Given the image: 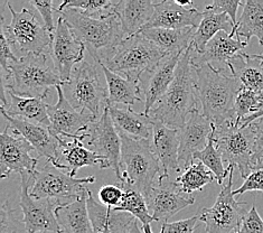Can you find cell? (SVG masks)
Segmentation results:
<instances>
[{"label": "cell", "instance_id": "50", "mask_svg": "<svg viewBox=\"0 0 263 233\" xmlns=\"http://www.w3.org/2000/svg\"><path fill=\"white\" fill-rule=\"evenodd\" d=\"M252 55H253V58L258 59V60H260V61L263 62V53H262V54H252Z\"/></svg>", "mask_w": 263, "mask_h": 233}, {"label": "cell", "instance_id": "10", "mask_svg": "<svg viewBox=\"0 0 263 233\" xmlns=\"http://www.w3.org/2000/svg\"><path fill=\"white\" fill-rule=\"evenodd\" d=\"M34 177L30 195L37 200L49 201L56 207L78 200L84 188L97 181L96 176L75 178L48 163L45 167L36 169Z\"/></svg>", "mask_w": 263, "mask_h": 233}, {"label": "cell", "instance_id": "8", "mask_svg": "<svg viewBox=\"0 0 263 233\" xmlns=\"http://www.w3.org/2000/svg\"><path fill=\"white\" fill-rule=\"evenodd\" d=\"M165 54L141 34L124 39L115 54L103 65L116 74L140 83L143 74H148L159 64Z\"/></svg>", "mask_w": 263, "mask_h": 233}, {"label": "cell", "instance_id": "52", "mask_svg": "<svg viewBox=\"0 0 263 233\" xmlns=\"http://www.w3.org/2000/svg\"><path fill=\"white\" fill-rule=\"evenodd\" d=\"M41 233H56V232H52V231H44V232H41Z\"/></svg>", "mask_w": 263, "mask_h": 233}, {"label": "cell", "instance_id": "20", "mask_svg": "<svg viewBox=\"0 0 263 233\" xmlns=\"http://www.w3.org/2000/svg\"><path fill=\"white\" fill-rule=\"evenodd\" d=\"M248 44L249 43L242 41L239 37H232L225 31H220L209 42L203 53H196L193 47L192 64H210L215 70L224 71V67L228 66L229 62L236 54L243 52Z\"/></svg>", "mask_w": 263, "mask_h": 233}, {"label": "cell", "instance_id": "18", "mask_svg": "<svg viewBox=\"0 0 263 233\" xmlns=\"http://www.w3.org/2000/svg\"><path fill=\"white\" fill-rule=\"evenodd\" d=\"M146 202L155 221L164 224L175 214L195 203V199L192 195L187 196L176 181L159 178Z\"/></svg>", "mask_w": 263, "mask_h": 233}, {"label": "cell", "instance_id": "40", "mask_svg": "<svg viewBox=\"0 0 263 233\" xmlns=\"http://www.w3.org/2000/svg\"><path fill=\"white\" fill-rule=\"evenodd\" d=\"M250 191H258L263 194V158L256 162L251 173L244 180L241 187L233 191V195H241Z\"/></svg>", "mask_w": 263, "mask_h": 233}, {"label": "cell", "instance_id": "19", "mask_svg": "<svg viewBox=\"0 0 263 233\" xmlns=\"http://www.w3.org/2000/svg\"><path fill=\"white\" fill-rule=\"evenodd\" d=\"M212 131V122L198 109L194 110L184 127L179 129L178 159L181 168L189 167L195 160V154L208 146Z\"/></svg>", "mask_w": 263, "mask_h": 233}, {"label": "cell", "instance_id": "7", "mask_svg": "<svg viewBox=\"0 0 263 233\" xmlns=\"http://www.w3.org/2000/svg\"><path fill=\"white\" fill-rule=\"evenodd\" d=\"M121 171L123 184L139 192L145 200L155 186V177H164L150 140H134L121 136Z\"/></svg>", "mask_w": 263, "mask_h": 233}, {"label": "cell", "instance_id": "45", "mask_svg": "<svg viewBox=\"0 0 263 233\" xmlns=\"http://www.w3.org/2000/svg\"><path fill=\"white\" fill-rule=\"evenodd\" d=\"M239 233H263V220L259 216L255 206H252L244 217Z\"/></svg>", "mask_w": 263, "mask_h": 233}, {"label": "cell", "instance_id": "24", "mask_svg": "<svg viewBox=\"0 0 263 233\" xmlns=\"http://www.w3.org/2000/svg\"><path fill=\"white\" fill-rule=\"evenodd\" d=\"M110 117L120 136L134 140H152L154 120L141 112H136L130 108H119L108 105Z\"/></svg>", "mask_w": 263, "mask_h": 233}, {"label": "cell", "instance_id": "49", "mask_svg": "<svg viewBox=\"0 0 263 233\" xmlns=\"http://www.w3.org/2000/svg\"><path fill=\"white\" fill-rule=\"evenodd\" d=\"M129 233H143L139 228V223H138V220H136V221L133 224H131Z\"/></svg>", "mask_w": 263, "mask_h": 233}, {"label": "cell", "instance_id": "46", "mask_svg": "<svg viewBox=\"0 0 263 233\" xmlns=\"http://www.w3.org/2000/svg\"><path fill=\"white\" fill-rule=\"evenodd\" d=\"M29 5H32L34 8L39 10L40 15L43 18V23L49 33L53 34L56 28L54 25L53 18V10H54V3L53 2H29Z\"/></svg>", "mask_w": 263, "mask_h": 233}, {"label": "cell", "instance_id": "47", "mask_svg": "<svg viewBox=\"0 0 263 233\" xmlns=\"http://www.w3.org/2000/svg\"><path fill=\"white\" fill-rule=\"evenodd\" d=\"M255 134V144H254V164L263 158V117L252 122Z\"/></svg>", "mask_w": 263, "mask_h": 233}, {"label": "cell", "instance_id": "30", "mask_svg": "<svg viewBox=\"0 0 263 233\" xmlns=\"http://www.w3.org/2000/svg\"><path fill=\"white\" fill-rule=\"evenodd\" d=\"M228 67L231 74L239 80L243 89L263 92V62L252 54L240 52L232 59Z\"/></svg>", "mask_w": 263, "mask_h": 233}, {"label": "cell", "instance_id": "32", "mask_svg": "<svg viewBox=\"0 0 263 233\" xmlns=\"http://www.w3.org/2000/svg\"><path fill=\"white\" fill-rule=\"evenodd\" d=\"M101 65L106 82V87H108V105L122 103L130 106L139 101L143 102L140 83L116 74L115 72L110 71L102 63Z\"/></svg>", "mask_w": 263, "mask_h": 233}, {"label": "cell", "instance_id": "5", "mask_svg": "<svg viewBox=\"0 0 263 233\" xmlns=\"http://www.w3.org/2000/svg\"><path fill=\"white\" fill-rule=\"evenodd\" d=\"M48 53L29 54L9 63V79L6 91L24 98L45 99L53 86L63 85Z\"/></svg>", "mask_w": 263, "mask_h": 233}, {"label": "cell", "instance_id": "29", "mask_svg": "<svg viewBox=\"0 0 263 233\" xmlns=\"http://www.w3.org/2000/svg\"><path fill=\"white\" fill-rule=\"evenodd\" d=\"M8 104L0 106V110L5 111L8 116L23 119L35 124L49 127L51 121L48 117V105L44 100L39 98H24L7 91Z\"/></svg>", "mask_w": 263, "mask_h": 233}, {"label": "cell", "instance_id": "17", "mask_svg": "<svg viewBox=\"0 0 263 233\" xmlns=\"http://www.w3.org/2000/svg\"><path fill=\"white\" fill-rule=\"evenodd\" d=\"M3 116L8 121V126L12 134L25 138L32 146L40 157H44L48 164L59 169L67 168L60 163V139L52 135L47 127L41 124H35L23 119H18L8 116L7 113L2 110Z\"/></svg>", "mask_w": 263, "mask_h": 233}, {"label": "cell", "instance_id": "16", "mask_svg": "<svg viewBox=\"0 0 263 233\" xmlns=\"http://www.w3.org/2000/svg\"><path fill=\"white\" fill-rule=\"evenodd\" d=\"M9 126L0 136V177L12 173L34 174L39 159L32 156L34 147L25 138L9 134Z\"/></svg>", "mask_w": 263, "mask_h": 233}, {"label": "cell", "instance_id": "13", "mask_svg": "<svg viewBox=\"0 0 263 233\" xmlns=\"http://www.w3.org/2000/svg\"><path fill=\"white\" fill-rule=\"evenodd\" d=\"M58 91V102L54 105H48V117L51 126L48 129L52 135L70 140L82 139L87 137L90 126L98 120L89 111L78 110L67 101L64 96L63 87L59 85L55 87Z\"/></svg>", "mask_w": 263, "mask_h": 233}, {"label": "cell", "instance_id": "27", "mask_svg": "<svg viewBox=\"0 0 263 233\" xmlns=\"http://www.w3.org/2000/svg\"><path fill=\"white\" fill-rule=\"evenodd\" d=\"M195 28L167 29V28H146L140 33L154 43L165 56L183 55L192 45Z\"/></svg>", "mask_w": 263, "mask_h": 233}, {"label": "cell", "instance_id": "35", "mask_svg": "<svg viewBox=\"0 0 263 233\" xmlns=\"http://www.w3.org/2000/svg\"><path fill=\"white\" fill-rule=\"evenodd\" d=\"M120 185V187L123 190V198L121 203L117 206L115 211L118 212H127L131 214L138 221H140L143 233H154L152 230V223L155 221L152 213L149 211L148 204L146 202L145 198L142 195L137 192L134 188H131L128 185Z\"/></svg>", "mask_w": 263, "mask_h": 233}, {"label": "cell", "instance_id": "3", "mask_svg": "<svg viewBox=\"0 0 263 233\" xmlns=\"http://www.w3.org/2000/svg\"><path fill=\"white\" fill-rule=\"evenodd\" d=\"M60 14L85 46L86 52L102 64L115 54L118 46L126 39L117 15L92 18L74 9L63 10Z\"/></svg>", "mask_w": 263, "mask_h": 233}, {"label": "cell", "instance_id": "31", "mask_svg": "<svg viewBox=\"0 0 263 233\" xmlns=\"http://www.w3.org/2000/svg\"><path fill=\"white\" fill-rule=\"evenodd\" d=\"M204 17L194 35L192 45L196 53H203L209 42L220 31H225L232 37L236 35L234 24L232 23L229 15L216 14L214 11L204 10Z\"/></svg>", "mask_w": 263, "mask_h": 233}, {"label": "cell", "instance_id": "26", "mask_svg": "<svg viewBox=\"0 0 263 233\" xmlns=\"http://www.w3.org/2000/svg\"><path fill=\"white\" fill-rule=\"evenodd\" d=\"M87 211L96 233H102L105 229H109L111 233H129L131 224L137 220L127 212H118L97 202L90 190Z\"/></svg>", "mask_w": 263, "mask_h": 233}, {"label": "cell", "instance_id": "4", "mask_svg": "<svg viewBox=\"0 0 263 233\" xmlns=\"http://www.w3.org/2000/svg\"><path fill=\"white\" fill-rule=\"evenodd\" d=\"M102 77L101 63L86 52L83 62L74 67L70 80L62 85L67 101L75 109L101 118L108 106V87L104 86Z\"/></svg>", "mask_w": 263, "mask_h": 233}, {"label": "cell", "instance_id": "2", "mask_svg": "<svg viewBox=\"0 0 263 233\" xmlns=\"http://www.w3.org/2000/svg\"><path fill=\"white\" fill-rule=\"evenodd\" d=\"M193 45L181 55L168 91L149 112L153 120L172 129H181L191 113L197 109V92L192 65Z\"/></svg>", "mask_w": 263, "mask_h": 233}, {"label": "cell", "instance_id": "41", "mask_svg": "<svg viewBox=\"0 0 263 233\" xmlns=\"http://www.w3.org/2000/svg\"><path fill=\"white\" fill-rule=\"evenodd\" d=\"M16 211L10 206L9 200L2 205L0 211V225L2 231L0 233H26L20 231V221L16 219Z\"/></svg>", "mask_w": 263, "mask_h": 233}, {"label": "cell", "instance_id": "14", "mask_svg": "<svg viewBox=\"0 0 263 233\" xmlns=\"http://www.w3.org/2000/svg\"><path fill=\"white\" fill-rule=\"evenodd\" d=\"M20 206L23 211L24 229L26 233H41L52 231L61 233L60 225L55 217L56 206L46 200H37L30 195V188L34 185V174H21Z\"/></svg>", "mask_w": 263, "mask_h": 233}, {"label": "cell", "instance_id": "34", "mask_svg": "<svg viewBox=\"0 0 263 233\" xmlns=\"http://www.w3.org/2000/svg\"><path fill=\"white\" fill-rule=\"evenodd\" d=\"M236 37L246 39L249 43L256 37L263 45V0H247L243 5V11L237 22Z\"/></svg>", "mask_w": 263, "mask_h": 233}, {"label": "cell", "instance_id": "44", "mask_svg": "<svg viewBox=\"0 0 263 233\" xmlns=\"http://www.w3.org/2000/svg\"><path fill=\"white\" fill-rule=\"evenodd\" d=\"M123 190L120 185H103L99 190L100 202L110 209H116L121 203L123 198Z\"/></svg>", "mask_w": 263, "mask_h": 233}, {"label": "cell", "instance_id": "25", "mask_svg": "<svg viewBox=\"0 0 263 233\" xmlns=\"http://www.w3.org/2000/svg\"><path fill=\"white\" fill-rule=\"evenodd\" d=\"M87 198L89 188L86 186L78 200L56 207L55 217L61 233H96L87 211Z\"/></svg>", "mask_w": 263, "mask_h": 233}, {"label": "cell", "instance_id": "1", "mask_svg": "<svg viewBox=\"0 0 263 233\" xmlns=\"http://www.w3.org/2000/svg\"><path fill=\"white\" fill-rule=\"evenodd\" d=\"M193 71L197 98L205 118L215 127L235 121V100L243 89L239 80L224 71L215 70L210 64L193 65Z\"/></svg>", "mask_w": 263, "mask_h": 233}, {"label": "cell", "instance_id": "43", "mask_svg": "<svg viewBox=\"0 0 263 233\" xmlns=\"http://www.w3.org/2000/svg\"><path fill=\"white\" fill-rule=\"evenodd\" d=\"M198 222H200V214L179 221L166 222L161 225L160 233H194L199 225Z\"/></svg>", "mask_w": 263, "mask_h": 233}, {"label": "cell", "instance_id": "42", "mask_svg": "<svg viewBox=\"0 0 263 233\" xmlns=\"http://www.w3.org/2000/svg\"><path fill=\"white\" fill-rule=\"evenodd\" d=\"M244 2L240 0H214L211 5L206 6L205 10L214 11L216 14H224L229 15L232 23L234 24L235 29L237 27V21H236V12L239 6H243Z\"/></svg>", "mask_w": 263, "mask_h": 233}, {"label": "cell", "instance_id": "51", "mask_svg": "<svg viewBox=\"0 0 263 233\" xmlns=\"http://www.w3.org/2000/svg\"><path fill=\"white\" fill-rule=\"evenodd\" d=\"M102 233H111V232H110V230H109V229H105Z\"/></svg>", "mask_w": 263, "mask_h": 233}, {"label": "cell", "instance_id": "23", "mask_svg": "<svg viewBox=\"0 0 263 233\" xmlns=\"http://www.w3.org/2000/svg\"><path fill=\"white\" fill-rule=\"evenodd\" d=\"M150 141L162 168V178H169L172 173L181 171L178 159L179 130L172 129L164 123L154 120L153 137Z\"/></svg>", "mask_w": 263, "mask_h": 233}, {"label": "cell", "instance_id": "28", "mask_svg": "<svg viewBox=\"0 0 263 233\" xmlns=\"http://www.w3.org/2000/svg\"><path fill=\"white\" fill-rule=\"evenodd\" d=\"M154 12L155 3L149 0H121L116 6V15L120 20L126 39L140 33Z\"/></svg>", "mask_w": 263, "mask_h": 233}, {"label": "cell", "instance_id": "39", "mask_svg": "<svg viewBox=\"0 0 263 233\" xmlns=\"http://www.w3.org/2000/svg\"><path fill=\"white\" fill-rule=\"evenodd\" d=\"M263 108V92L242 89L235 100V124L241 126L244 119Z\"/></svg>", "mask_w": 263, "mask_h": 233}, {"label": "cell", "instance_id": "33", "mask_svg": "<svg viewBox=\"0 0 263 233\" xmlns=\"http://www.w3.org/2000/svg\"><path fill=\"white\" fill-rule=\"evenodd\" d=\"M63 160L66 162L67 173L71 176L77 175L80 168L85 166L101 165L103 158L91 149L83 146L82 139H74L67 141L66 139H60V163L63 165ZM64 166V165H63Z\"/></svg>", "mask_w": 263, "mask_h": 233}, {"label": "cell", "instance_id": "21", "mask_svg": "<svg viewBox=\"0 0 263 233\" xmlns=\"http://www.w3.org/2000/svg\"><path fill=\"white\" fill-rule=\"evenodd\" d=\"M204 17V12L194 8H184L175 2L155 3V12L152 20L146 25V28H167V29H184L195 28L199 26Z\"/></svg>", "mask_w": 263, "mask_h": 233}, {"label": "cell", "instance_id": "12", "mask_svg": "<svg viewBox=\"0 0 263 233\" xmlns=\"http://www.w3.org/2000/svg\"><path fill=\"white\" fill-rule=\"evenodd\" d=\"M87 136H90V140L86 144L87 148L103 158L100 169H112L120 184H123L121 171L122 140L112 122L108 106L102 117L90 126Z\"/></svg>", "mask_w": 263, "mask_h": 233}, {"label": "cell", "instance_id": "11", "mask_svg": "<svg viewBox=\"0 0 263 233\" xmlns=\"http://www.w3.org/2000/svg\"><path fill=\"white\" fill-rule=\"evenodd\" d=\"M234 166L222 190L218 194L216 202L212 207L204 209L200 214V222L205 223L206 233H239L244 217L247 216V202H239L233 195Z\"/></svg>", "mask_w": 263, "mask_h": 233}, {"label": "cell", "instance_id": "15", "mask_svg": "<svg viewBox=\"0 0 263 233\" xmlns=\"http://www.w3.org/2000/svg\"><path fill=\"white\" fill-rule=\"evenodd\" d=\"M48 54L63 84L70 80L74 67L85 59V46L74 35L64 18L60 17L56 23Z\"/></svg>", "mask_w": 263, "mask_h": 233}, {"label": "cell", "instance_id": "37", "mask_svg": "<svg viewBox=\"0 0 263 233\" xmlns=\"http://www.w3.org/2000/svg\"><path fill=\"white\" fill-rule=\"evenodd\" d=\"M116 6L117 3L110 0H65L56 11L74 9L92 18H106L116 15Z\"/></svg>", "mask_w": 263, "mask_h": 233}, {"label": "cell", "instance_id": "22", "mask_svg": "<svg viewBox=\"0 0 263 233\" xmlns=\"http://www.w3.org/2000/svg\"><path fill=\"white\" fill-rule=\"evenodd\" d=\"M181 55L165 56L154 70L148 73L149 78L146 82L140 83L143 100V113L149 112L159 100L165 96L169 86L173 83L175 71L178 65Z\"/></svg>", "mask_w": 263, "mask_h": 233}, {"label": "cell", "instance_id": "9", "mask_svg": "<svg viewBox=\"0 0 263 233\" xmlns=\"http://www.w3.org/2000/svg\"><path fill=\"white\" fill-rule=\"evenodd\" d=\"M212 137L223 162L237 167L243 180L251 173L254 166L255 134L252 123L236 126L235 121H228L218 127L213 124Z\"/></svg>", "mask_w": 263, "mask_h": 233}, {"label": "cell", "instance_id": "38", "mask_svg": "<svg viewBox=\"0 0 263 233\" xmlns=\"http://www.w3.org/2000/svg\"><path fill=\"white\" fill-rule=\"evenodd\" d=\"M194 159L203 163L204 165L208 167L213 174H214L215 180L220 185H223V182L227 180V177L230 174L231 168L233 167V165H229L228 168H224L223 157L215 146L212 134L210 136L208 146H206L202 152L195 154Z\"/></svg>", "mask_w": 263, "mask_h": 233}, {"label": "cell", "instance_id": "36", "mask_svg": "<svg viewBox=\"0 0 263 233\" xmlns=\"http://www.w3.org/2000/svg\"><path fill=\"white\" fill-rule=\"evenodd\" d=\"M196 160V159H195ZM194 160L184 173L176 178L177 184L185 194L191 195L193 192L202 191L203 187L215 180V176L203 163Z\"/></svg>", "mask_w": 263, "mask_h": 233}, {"label": "cell", "instance_id": "6", "mask_svg": "<svg viewBox=\"0 0 263 233\" xmlns=\"http://www.w3.org/2000/svg\"><path fill=\"white\" fill-rule=\"evenodd\" d=\"M7 6L11 12V22L9 25H5L2 12L0 31L6 36L16 58L21 59L29 54L48 53L53 34L47 30L35 11L27 8L16 11L9 3H7Z\"/></svg>", "mask_w": 263, "mask_h": 233}, {"label": "cell", "instance_id": "48", "mask_svg": "<svg viewBox=\"0 0 263 233\" xmlns=\"http://www.w3.org/2000/svg\"><path fill=\"white\" fill-rule=\"evenodd\" d=\"M262 117H263V108H262L260 111L254 113V115H252V116H250V117L244 119V120L241 122V126H243V127H244V126H249L250 123H252L253 121L258 120V119H260V118H262Z\"/></svg>", "mask_w": 263, "mask_h": 233}]
</instances>
